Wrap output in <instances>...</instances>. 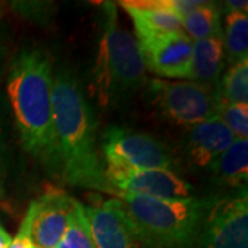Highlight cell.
<instances>
[{
    "label": "cell",
    "instance_id": "obj_1",
    "mask_svg": "<svg viewBox=\"0 0 248 248\" xmlns=\"http://www.w3.org/2000/svg\"><path fill=\"white\" fill-rule=\"evenodd\" d=\"M53 117L63 182L113 195L98 152L97 117L79 80L66 68L53 78Z\"/></svg>",
    "mask_w": 248,
    "mask_h": 248
},
{
    "label": "cell",
    "instance_id": "obj_2",
    "mask_svg": "<svg viewBox=\"0 0 248 248\" xmlns=\"http://www.w3.org/2000/svg\"><path fill=\"white\" fill-rule=\"evenodd\" d=\"M53 63L40 50H22L10 62L7 95L22 148L60 174L53 117Z\"/></svg>",
    "mask_w": 248,
    "mask_h": 248
},
{
    "label": "cell",
    "instance_id": "obj_3",
    "mask_svg": "<svg viewBox=\"0 0 248 248\" xmlns=\"http://www.w3.org/2000/svg\"><path fill=\"white\" fill-rule=\"evenodd\" d=\"M115 199L143 248H193L211 197L153 199L117 195Z\"/></svg>",
    "mask_w": 248,
    "mask_h": 248
},
{
    "label": "cell",
    "instance_id": "obj_4",
    "mask_svg": "<svg viewBox=\"0 0 248 248\" xmlns=\"http://www.w3.org/2000/svg\"><path fill=\"white\" fill-rule=\"evenodd\" d=\"M101 39L94 84L102 107H115L146 86V68L137 39L120 27L115 3H102Z\"/></svg>",
    "mask_w": 248,
    "mask_h": 248
},
{
    "label": "cell",
    "instance_id": "obj_5",
    "mask_svg": "<svg viewBox=\"0 0 248 248\" xmlns=\"http://www.w3.org/2000/svg\"><path fill=\"white\" fill-rule=\"evenodd\" d=\"M146 97L152 107L166 120L187 128L217 117L219 105L217 89L192 80H148Z\"/></svg>",
    "mask_w": 248,
    "mask_h": 248
},
{
    "label": "cell",
    "instance_id": "obj_6",
    "mask_svg": "<svg viewBox=\"0 0 248 248\" xmlns=\"http://www.w3.org/2000/svg\"><path fill=\"white\" fill-rule=\"evenodd\" d=\"M101 149L105 166L177 172V161L172 152L166 143L149 134L112 125L102 134Z\"/></svg>",
    "mask_w": 248,
    "mask_h": 248
},
{
    "label": "cell",
    "instance_id": "obj_7",
    "mask_svg": "<svg viewBox=\"0 0 248 248\" xmlns=\"http://www.w3.org/2000/svg\"><path fill=\"white\" fill-rule=\"evenodd\" d=\"M193 248H248L247 189L210 199Z\"/></svg>",
    "mask_w": 248,
    "mask_h": 248
},
{
    "label": "cell",
    "instance_id": "obj_8",
    "mask_svg": "<svg viewBox=\"0 0 248 248\" xmlns=\"http://www.w3.org/2000/svg\"><path fill=\"white\" fill-rule=\"evenodd\" d=\"M105 175L113 196L133 195L153 199H187L193 187L170 170L124 169L105 166Z\"/></svg>",
    "mask_w": 248,
    "mask_h": 248
},
{
    "label": "cell",
    "instance_id": "obj_9",
    "mask_svg": "<svg viewBox=\"0 0 248 248\" xmlns=\"http://www.w3.org/2000/svg\"><path fill=\"white\" fill-rule=\"evenodd\" d=\"M76 204V199L60 189L47 190L31 203L22 223L36 248L58 247Z\"/></svg>",
    "mask_w": 248,
    "mask_h": 248
},
{
    "label": "cell",
    "instance_id": "obj_10",
    "mask_svg": "<svg viewBox=\"0 0 248 248\" xmlns=\"http://www.w3.org/2000/svg\"><path fill=\"white\" fill-rule=\"evenodd\" d=\"M145 68L161 78H192L193 40L182 32L169 33L138 42Z\"/></svg>",
    "mask_w": 248,
    "mask_h": 248
},
{
    "label": "cell",
    "instance_id": "obj_11",
    "mask_svg": "<svg viewBox=\"0 0 248 248\" xmlns=\"http://www.w3.org/2000/svg\"><path fill=\"white\" fill-rule=\"evenodd\" d=\"M84 214L95 248H140L116 199L84 207Z\"/></svg>",
    "mask_w": 248,
    "mask_h": 248
},
{
    "label": "cell",
    "instance_id": "obj_12",
    "mask_svg": "<svg viewBox=\"0 0 248 248\" xmlns=\"http://www.w3.org/2000/svg\"><path fill=\"white\" fill-rule=\"evenodd\" d=\"M120 6L133 21L137 42L182 32V18L170 0H125Z\"/></svg>",
    "mask_w": 248,
    "mask_h": 248
},
{
    "label": "cell",
    "instance_id": "obj_13",
    "mask_svg": "<svg viewBox=\"0 0 248 248\" xmlns=\"http://www.w3.org/2000/svg\"><path fill=\"white\" fill-rule=\"evenodd\" d=\"M233 141L234 135L231 130L219 117H213L187 128L184 152L190 164L210 169Z\"/></svg>",
    "mask_w": 248,
    "mask_h": 248
},
{
    "label": "cell",
    "instance_id": "obj_14",
    "mask_svg": "<svg viewBox=\"0 0 248 248\" xmlns=\"http://www.w3.org/2000/svg\"><path fill=\"white\" fill-rule=\"evenodd\" d=\"M192 81L217 89L225 66L222 37L196 40L192 47Z\"/></svg>",
    "mask_w": 248,
    "mask_h": 248
},
{
    "label": "cell",
    "instance_id": "obj_15",
    "mask_svg": "<svg viewBox=\"0 0 248 248\" xmlns=\"http://www.w3.org/2000/svg\"><path fill=\"white\" fill-rule=\"evenodd\" d=\"M213 177L222 186L243 190L248 182V140L234 138L232 145L210 167Z\"/></svg>",
    "mask_w": 248,
    "mask_h": 248
},
{
    "label": "cell",
    "instance_id": "obj_16",
    "mask_svg": "<svg viewBox=\"0 0 248 248\" xmlns=\"http://www.w3.org/2000/svg\"><path fill=\"white\" fill-rule=\"evenodd\" d=\"M225 63L248 60V16L247 13H225V28H222Z\"/></svg>",
    "mask_w": 248,
    "mask_h": 248
},
{
    "label": "cell",
    "instance_id": "obj_17",
    "mask_svg": "<svg viewBox=\"0 0 248 248\" xmlns=\"http://www.w3.org/2000/svg\"><path fill=\"white\" fill-rule=\"evenodd\" d=\"M221 6L205 1L202 7L193 10L182 18V31L193 42L210 37H222Z\"/></svg>",
    "mask_w": 248,
    "mask_h": 248
},
{
    "label": "cell",
    "instance_id": "obj_18",
    "mask_svg": "<svg viewBox=\"0 0 248 248\" xmlns=\"http://www.w3.org/2000/svg\"><path fill=\"white\" fill-rule=\"evenodd\" d=\"M219 101L248 105V60L228 66L217 86Z\"/></svg>",
    "mask_w": 248,
    "mask_h": 248
},
{
    "label": "cell",
    "instance_id": "obj_19",
    "mask_svg": "<svg viewBox=\"0 0 248 248\" xmlns=\"http://www.w3.org/2000/svg\"><path fill=\"white\" fill-rule=\"evenodd\" d=\"M57 248H95L90 234L84 205L79 202L72 213L68 228Z\"/></svg>",
    "mask_w": 248,
    "mask_h": 248
},
{
    "label": "cell",
    "instance_id": "obj_20",
    "mask_svg": "<svg viewBox=\"0 0 248 248\" xmlns=\"http://www.w3.org/2000/svg\"><path fill=\"white\" fill-rule=\"evenodd\" d=\"M217 117H219L234 138L248 140V105L219 101Z\"/></svg>",
    "mask_w": 248,
    "mask_h": 248
},
{
    "label": "cell",
    "instance_id": "obj_21",
    "mask_svg": "<svg viewBox=\"0 0 248 248\" xmlns=\"http://www.w3.org/2000/svg\"><path fill=\"white\" fill-rule=\"evenodd\" d=\"M10 160H11V148H10L7 119L3 110V104L0 101V181H3V178L6 177L9 171Z\"/></svg>",
    "mask_w": 248,
    "mask_h": 248
},
{
    "label": "cell",
    "instance_id": "obj_22",
    "mask_svg": "<svg viewBox=\"0 0 248 248\" xmlns=\"http://www.w3.org/2000/svg\"><path fill=\"white\" fill-rule=\"evenodd\" d=\"M205 1H202V0H170L171 7L177 11L178 14L181 16V18L187 16L193 10L202 7Z\"/></svg>",
    "mask_w": 248,
    "mask_h": 248
},
{
    "label": "cell",
    "instance_id": "obj_23",
    "mask_svg": "<svg viewBox=\"0 0 248 248\" xmlns=\"http://www.w3.org/2000/svg\"><path fill=\"white\" fill-rule=\"evenodd\" d=\"M9 248H36L31 237H29L27 226L24 223H21L19 231L16 234V237L11 240V244H10Z\"/></svg>",
    "mask_w": 248,
    "mask_h": 248
},
{
    "label": "cell",
    "instance_id": "obj_24",
    "mask_svg": "<svg viewBox=\"0 0 248 248\" xmlns=\"http://www.w3.org/2000/svg\"><path fill=\"white\" fill-rule=\"evenodd\" d=\"M221 9L225 10V13H232V11H237V13H247L248 1H236V0H229L222 3Z\"/></svg>",
    "mask_w": 248,
    "mask_h": 248
},
{
    "label": "cell",
    "instance_id": "obj_25",
    "mask_svg": "<svg viewBox=\"0 0 248 248\" xmlns=\"http://www.w3.org/2000/svg\"><path fill=\"white\" fill-rule=\"evenodd\" d=\"M6 60H7V43H6V37L0 29V75L4 71Z\"/></svg>",
    "mask_w": 248,
    "mask_h": 248
},
{
    "label": "cell",
    "instance_id": "obj_26",
    "mask_svg": "<svg viewBox=\"0 0 248 248\" xmlns=\"http://www.w3.org/2000/svg\"><path fill=\"white\" fill-rule=\"evenodd\" d=\"M11 236L0 222V248H9L11 244Z\"/></svg>",
    "mask_w": 248,
    "mask_h": 248
},
{
    "label": "cell",
    "instance_id": "obj_27",
    "mask_svg": "<svg viewBox=\"0 0 248 248\" xmlns=\"http://www.w3.org/2000/svg\"><path fill=\"white\" fill-rule=\"evenodd\" d=\"M4 196V185H3V181H0V199Z\"/></svg>",
    "mask_w": 248,
    "mask_h": 248
},
{
    "label": "cell",
    "instance_id": "obj_28",
    "mask_svg": "<svg viewBox=\"0 0 248 248\" xmlns=\"http://www.w3.org/2000/svg\"><path fill=\"white\" fill-rule=\"evenodd\" d=\"M1 16H3V6L0 4V18H1Z\"/></svg>",
    "mask_w": 248,
    "mask_h": 248
}]
</instances>
